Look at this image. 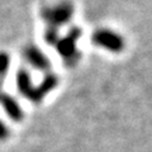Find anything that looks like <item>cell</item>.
Instances as JSON below:
<instances>
[{"instance_id": "6da1fadb", "label": "cell", "mask_w": 152, "mask_h": 152, "mask_svg": "<svg viewBox=\"0 0 152 152\" xmlns=\"http://www.w3.org/2000/svg\"><path fill=\"white\" fill-rule=\"evenodd\" d=\"M83 36V29L79 27L70 28L69 33L65 37L60 38L56 43L57 52L64 58L67 66H74L80 60V52L77 50V39Z\"/></svg>"}, {"instance_id": "8fae6325", "label": "cell", "mask_w": 152, "mask_h": 152, "mask_svg": "<svg viewBox=\"0 0 152 152\" xmlns=\"http://www.w3.org/2000/svg\"><path fill=\"white\" fill-rule=\"evenodd\" d=\"M1 81H3V79H0V95H1Z\"/></svg>"}, {"instance_id": "9c48e42d", "label": "cell", "mask_w": 152, "mask_h": 152, "mask_svg": "<svg viewBox=\"0 0 152 152\" xmlns=\"http://www.w3.org/2000/svg\"><path fill=\"white\" fill-rule=\"evenodd\" d=\"M9 65H10V58H9L8 53L0 52V79H3L7 75L9 70Z\"/></svg>"}, {"instance_id": "277c9868", "label": "cell", "mask_w": 152, "mask_h": 152, "mask_svg": "<svg viewBox=\"0 0 152 152\" xmlns=\"http://www.w3.org/2000/svg\"><path fill=\"white\" fill-rule=\"evenodd\" d=\"M57 84H58V79H57L56 75H53V74L46 75L45 79L42 80V83L38 85V86L33 88L32 93H31L29 96H28V99H29L31 102L36 103V104L42 103L43 98L57 86Z\"/></svg>"}, {"instance_id": "3957f363", "label": "cell", "mask_w": 152, "mask_h": 152, "mask_svg": "<svg viewBox=\"0 0 152 152\" xmlns=\"http://www.w3.org/2000/svg\"><path fill=\"white\" fill-rule=\"evenodd\" d=\"M91 42L99 47H103L108 51L114 52V53H119L126 47L124 38L121 34H118L117 32L107 29V28L95 31L91 36Z\"/></svg>"}, {"instance_id": "8992f818", "label": "cell", "mask_w": 152, "mask_h": 152, "mask_svg": "<svg viewBox=\"0 0 152 152\" xmlns=\"http://www.w3.org/2000/svg\"><path fill=\"white\" fill-rule=\"evenodd\" d=\"M0 104L3 105L4 110L7 114L15 122H20L23 119V110L22 107L18 104V102L13 96L8 94H1L0 95Z\"/></svg>"}, {"instance_id": "7a4b0ae2", "label": "cell", "mask_w": 152, "mask_h": 152, "mask_svg": "<svg viewBox=\"0 0 152 152\" xmlns=\"http://www.w3.org/2000/svg\"><path fill=\"white\" fill-rule=\"evenodd\" d=\"M42 18L48 23V27L58 28L71 20L74 15V5L70 1H62L57 5L42 9Z\"/></svg>"}, {"instance_id": "52a82bcc", "label": "cell", "mask_w": 152, "mask_h": 152, "mask_svg": "<svg viewBox=\"0 0 152 152\" xmlns=\"http://www.w3.org/2000/svg\"><path fill=\"white\" fill-rule=\"evenodd\" d=\"M17 88L19 90V93L24 95L27 99L31 95L33 88H34L32 85L31 75L26 69H19L18 70V72H17Z\"/></svg>"}, {"instance_id": "ba28073f", "label": "cell", "mask_w": 152, "mask_h": 152, "mask_svg": "<svg viewBox=\"0 0 152 152\" xmlns=\"http://www.w3.org/2000/svg\"><path fill=\"white\" fill-rule=\"evenodd\" d=\"M45 39L48 45H55L58 42L60 39V34H58V31L57 28H53V27H47V29L45 32Z\"/></svg>"}, {"instance_id": "5b68a950", "label": "cell", "mask_w": 152, "mask_h": 152, "mask_svg": "<svg viewBox=\"0 0 152 152\" xmlns=\"http://www.w3.org/2000/svg\"><path fill=\"white\" fill-rule=\"evenodd\" d=\"M24 57L32 66L42 71H48L51 67V62L47 56L36 46H28L24 50Z\"/></svg>"}, {"instance_id": "30bf717a", "label": "cell", "mask_w": 152, "mask_h": 152, "mask_svg": "<svg viewBox=\"0 0 152 152\" xmlns=\"http://www.w3.org/2000/svg\"><path fill=\"white\" fill-rule=\"evenodd\" d=\"M8 136H9V129H8V127L4 124L1 121H0V141L8 138Z\"/></svg>"}]
</instances>
